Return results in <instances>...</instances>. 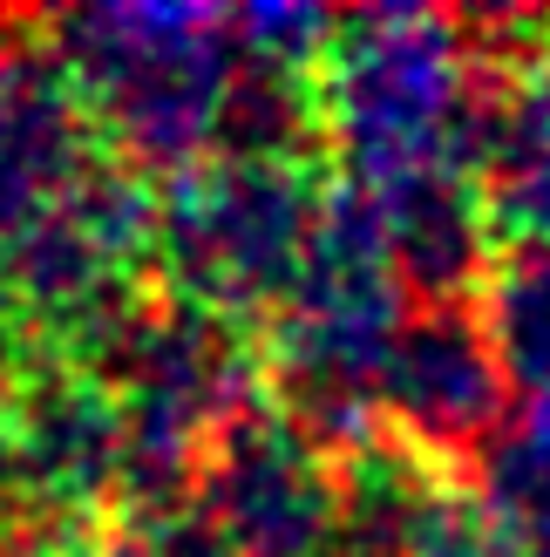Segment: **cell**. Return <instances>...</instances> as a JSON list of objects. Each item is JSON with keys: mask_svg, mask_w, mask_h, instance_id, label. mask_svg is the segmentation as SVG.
<instances>
[{"mask_svg": "<svg viewBox=\"0 0 550 557\" xmlns=\"http://www.w3.org/2000/svg\"><path fill=\"white\" fill-rule=\"evenodd\" d=\"M408 320L415 313H408V286L374 198L347 177L326 184L299 286L259 333L272 408L334 462L388 442L380 381H388V360Z\"/></svg>", "mask_w": 550, "mask_h": 557, "instance_id": "obj_1", "label": "cell"}, {"mask_svg": "<svg viewBox=\"0 0 550 557\" xmlns=\"http://www.w3.org/2000/svg\"><path fill=\"white\" fill-rule=\"evenodd\" d=\"M320 150L347 184L388 190L428 171L483 163L489 82L470 27L428 8H361L340 14L334 54L320 69Z\"/></svg>", "mask_w": 550, "mask_h": 557, "instance_id": "obj_2", "label": "cell"}, {"mask_svg": "<svg viewBox=\"0 0 550 557\" xmlns=\"http://www.w3.org/2000/svg\"><path fill=\"white\" fill-rule=\"evenodd\" d=\"M41 35L89 102L102 144L129 171H190L225 144L238 89V48L225 8L129 0V8H68Z\"/></svg>", "mask_w": 550, "mask_h": 557, "instance_id": "obj_3", "label": "cell"}, {"mask_svg": "<svg viewBox=\"0 0 550 557\" xmlns=\"http://www.w3.org/2000/svg\"><path fill=\"white\" fill-rule=\"evenodd\" d=\"M326 205L320 157H238L217 150L163 184L157 205V286L177 306L265 333L299 286Z\"/></svg>", "mask_w": 550, "mask_h": 557, "instance_id": "obj_4", "label": "cell"}, {"mask_svg": "<svg viewBox=\"0 0 550 557\" xmlns=\"http://www.w3.org/2000/svg\"><path fill=\"white\" fill-rule=\"evenodd\" d=\"M0 429H8V462H14V523L8 531H96V523H129L123 517V504H129V429H123L116 387L96 368L8 347Z\"/></svg>", "mask_w": 550, "mask_h": 557, "instance_id": "obj_5", "label": "cell"}, {"mask_svg": "<svg viewBox=\"0 0 550 557\" xmlns=\"http://www.w3.org/2000/svg\"><path fill=\"white\" fill-rule=\"evenodd\" d=\"M190 510L245 557H340V462L265 401L211 442Z\"/></svg>", "mask_w": 550, "mask_h": 557, "instance_id": "obj_6", "label": "cell"}, {"mask_svg": "<svg viewBox=\"0 0 550 557\" xmlns=\"http://www.w3.org/2000/svg\"><path fill=\"white\" fill-rule=\"evenodd\" d=\"M510 374L476 306H415L401 326L388 381H380V422L408 456L455 476H483V456L503 442Z\"/></svg>", "mask_w": 550, "mask_h": 557, "instance_id": "obj_7", "label": "cell"}, {"mask_svg": "<svg viewBox=\"0 0 550 557\" xmlns=\"http://www.w3.org/2000/svg\"><path fill=\"white\" fill-rule=\"evenodd\" d=\"M109 157L89 102L54 62L35 14H8L0 35V225L62 198Z\"/></svg>", "mask_w": 550, "mask_h": 557, "instance_id": "obj_8", "label": "cell"}, {"mask_svg": "<svg viewBox=\"0 0 550 557\" xmlns=\"http://www.w3.org/2000/svg\"><path fill=\"white\" fill-rule=\"evenodd\" d=\"M415 306H476L503 245L489 232L483 184L470 171H428L388 190H367Z\"/></svg>", "mask_w": 550, "mask_h": 557, "instance_id": "obj_9", "label": "cell"}, {"mask_svg": "<svg viewBox=\"0 0 550 557\" xmlns=\"http://www.w3.org/2000/svg\"><path fill=\"white\" fill-rule=\"evenodd\" d=\"M476 313L510 387H524V401H550V252H503Z\"/></svg>", "mask_w": 550, "mask_h": 557, "instance_id": "obj_10", "label": "cell"}, {"mask_svg": "<svg viewBox=\"0 0 550 557\" xmlns=\"http://www.w3.org/2000/svg\"><path fill=\"white\" fill-rule=\"evenodd\" d=\"M483 496L516 550L550 557V401H530L524 422H510L503 442L483 456Z\"/></svg>", "mask_w": 550, "mask_h": 557, "instance_id": "obj_11", "label": "cell"}, {"mask_svg": "<svg viewBox=\"0 0 550 557\" xmlns=\"http://www.w3.org/2000/svg\"><path fill=\"white\" fill-rule=\"evenodd\" d=\"M340 14L326 8H286V0H259V8H232V48L245 69L279 75V82H307L320 89V69L334 54Z\"/></svg>", "mask_w": 550, "mask_h": 557, "instance_id": "obj_12", "label": "cell"}, {"mask_svg": "<svg viewBox=\"0 0 550 557\" xmlns=\"http://www.w3.org/2000/svg\"><path fill=\"white\" fill-rule=\"evenodd\" d=\"M0 557H143V531L96 523V531H8Z\"/></svg>", "mask_w": 550, "mask_h": 557, "instance_id": "obj_13", "label": "cell"}, {"mask_svg": "<svg viewBox=\"0 0 550 557\" xmlns=\"http://www.w3.org/2000/svg\"><path fill=\"white\" fill-rule=\"evenodd\" d=\"M143 557H245L225 531H217L211 517L198 510H177V517H163L143 531Z\"/></svg>", "mask_w": 550, "mask_h": 557, "instance_id": "obj_14", "label": "cell"}]
</instances>
